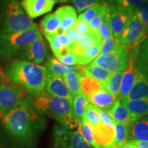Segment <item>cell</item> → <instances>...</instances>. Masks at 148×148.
<instances>
[{
	"label": "cell",
	"instance_id": "obj_1",
	"mask_svg": "<svg viewBox=\"0 0 148 148\" xmlns=\"http://www.w3.org/2000/svg\"><path fill=\"white\" fill-rule=\"evenodd\" d=\"M47 74L45 66L16 60L8 64L5 75L10 82L22 86L31 95H36L45 91Z\"/></svg>",
	"mask_w": 148,
	"mask_h": 148
},
{
	"label": "cell",
	"instance_id": "obj_2",
	"mask_svg": "<svg viewBox=\"0 0 148 148\" xmlns=\"http://www.w3.org/2000/svg\"><path fill=\"white\" fill-rule=\"evenodd\" d=\"M28 103L37 113L53 118L71 130L79 127L73 110V99L53 97L45 90L38 95H32Z\"/></svg>",
	"mask_w": 148,
	"mask_h": 148
},
{
	"label": "cell",
	"instance_id": "obj_3",
	"mask_svg": "<svg viewBox=\"0 0 148 148\" xmlns=\"http://www.w3.org/2000/svg\"><path fill=\"white\" fill-rule=\"evenodd\" d=\"M3 126L10 135L19 140H27L42 125L43 119L25 99L2 119Z\"/></svg>",
	"mask_w": 148,
	"mask_h": 148
},
{
	"label": "cell",
	"instance_id": "obj_4",
	"mask_svg": "<svg viewBox=\"0 0 148 148\" xmlns=\"http://www.w3.org/2000/svg\"><path fill=\"white\" fill-rule=\"evenodd\" d=\"M0 34L23 32L37 27L18 0H0Z\"/></svg>",
	"mask_w": 148,
	"mask_h": 148
},
{
	"label": "cell",
	"instance_id": "obj_5",
	"mask_svg": "<svg viewBox=\"0 0 148 148\" xmlns=\"http://www.w3.org/2000/svg\"><path fill=\"white\" fill-rule=\"evenodd\" d=\"M41 36L38 26L23 32L0 34V57L9 58L18 55Z\"/></svg>",
	"mask_w": 148,
	"mask_h": 148
},
{
	"label": "cell",
	"instance_id": "obj_6",
	"mask_svg": "<svg viewBox=\"0 0 148 148\" xmlns=\"http://www.w3.org/2000/svg\"><path fill=\"white\" fill-rule=\"evenodd\" d=\"M25 90L22 86L6 81L0 86V119H3L25 100Z\"/></svg>",
	"mask_w": 148,
	"mask_h": 148
},
{
	"label": "cell",
	"instance_id": "obj_7",
	"mask_svg": "<svg viewBox=\"0 0 148 148\" xmlns=\"http://www.w3.org/2000/svg\"><path fill=\"white\" fill-rule=\"evenodd\" d=\"M132 48L123 45L112 52L99 54L92 62L110 73L124 71L128 64Z\"/></svg>",
	"mask_w": 148,
	"mask_h": 148
},
{
	"label": "cell",
	"instance_id": "obj_8",
	"mask_svg": "<svg viewBox=\"0 0 148 148\" xmlns=\"http://www.w3.org/2000/svg\"><path fill=\"white\" fill-rule=\"evenodd\" d=\"M147 37L143 23L137 16L131 14V18L127 26L121 32L118 38L121 45L130 47H138Z\"/></svg>",
	"mask_w": 148,
	"mask_h": 148
},
{
	"label": "cell",
	"instance_id": "obj_9",
	"mask_svg": "<svg viewBox=\"0 0 148 148\" xmlns=\"http://www.w3.org/2000/svg\"><path fill=\"white\" fill-rule=\"evenodd\" d=\"M138 47H132L131 49L128 64H127L126 69L123 71V77H122L121 87L119 90V99L127 97L136 79L138 73V69L136 64Z\"/></svg>",
	"mask_w": 148,
	"mask_h": 148
},
{
	"label": "cell",
	"instance_id": "obj_10",
	"mask_svg": "<svg viewBox=\"0 0 148 148\" xmlns=\"http://www.w3.org/2000/svg\"><path fill=\"white\" fill-rule=\"evenodd\" d=\"M46 55L47 48L41 36L24 48L17 56L19 60L39 64L45 61Z\"/></svg>",
	"mask_w": 148,
	"mask_h": 148
},
{
	"label": "cell",
	"instance_id": "obj_11",
	"mask_svg": "<svg viewBox=\"0 0 148 148\" xmlns=\"http://www.w3.org/2000/svg\"><path fill=\"white\" fill-rule=\"evenodd\" d=\"M55 148H93L84 139L79 127L76 131L69 130L61 137L53 138Z\"/></svg>",
	"mask_w": 148,
	"mask_h": 148
},
{
	"label": "cell",
	"instance_id": "obj_12",
	"mask_svg": "<svg viewBox=\"0 0 148 148\" xmlns=\"http://www.w3.org/2000/svg\"><path fill=\"white\" fill-rule=\"evenodd\" d=\"M55 3L51 0H21V7L31 19L51 12Z\"/></svg>",
	"mask_w": 148,
	"mask_h": 148
},
{
	"label": "cell",
	"instance_id": "obj_13",
	"mask_svg": "<svg viewBox=\"0 0 148 148\" xmlns=\"http://www.w3.org/2000/svg\"><path fill=\"white\" fill-rule=\"evenodd\" d=\"M45 90L48 94L53 97L73 99V96L62 77L47 74Z\"/></svg>",
	"mask_w": 148,
	"mask_h": 148
},
{
	"label": "cell",
	"instance_id": "obj_14",
	"mask_svg": "<svg viewBox=\"0 0 148 148\" xmlns=\"http://www.w3.org/2000/svg\"><path fill=\"white\" fill-rule=\"evenodd\" d=\"M92 136L97 148H111L114 144V130L102 122L91 126Z\"/></svg>",
	"mask_w": 148,
	"mask_h": 148
},
{
	"label": "cell",
	"instance_id": "obj_15",
	"mask_svg": "<svg viewBox=\"0 0 148 148\" xmlns=\"http://www.w3.org/2000/svg\"><path fill=\"white\" fill-rule=\"evenodd\" d=\"M131 18V14L115 8V7L110 12L109 14V23L112 30V35L116 39H118L128 25Z\"/></svg>",
	"mask_w": 148,
	"mask_h": 148
},
{
	"label": "cell",
	"instance_id": "obj_16",
	"mask_svg": "<svg viewBox=\"0 0 148 148\" xmlns=\"http://www.w3.org/2000/svg\"><path fill=\"white\" fill-rule=\"evenodd\" d=\"M45 67L47 68V74L55 76L62 77L64 74L71 71H77L84 76L85 67L82 65L67 66L61 63L58 59L52 56L48 57L45 62Z\"/></svg>",
	"mask_w": 148,
	"mask_h": 148
},
{
	"label": "cell",
	"instance_id": "obj_17",
	"mask_svg": "<svg viewBox=\"0 0 148 148\" xmlns=\"http://www.w3.org/2000/svg\"><path fill=\"white\" fill-rule=\"evenodd\" d=\"M54 13L60 22V33H66L73 27L77 18V12L71 5H63L58 8Z\"/></svg>",
	"mask_w": 148,
	"mask_h": 148
},
{
	"label": "cell",
	"instance_id": "obj_18",
	"mask_svg": "<svg viewBox=\"0 0 148 148\" xmlns=\"http://www.w3.org/2000/svg\"><path fill=\"white\" fill-rule=\"evenodd\" d=\"M120 100L135 121L148 115V99H127L123 98Z\"/></svg>",
	"mask_w": 148,
	"mask_h": 148
},
{
	"label": "cell",
	"instance_id": "obj_19",
	"mask_svg": "<svg viewBox=\"0 0 148 148\" xmlns=\"http://www.w3.org/2000/svg\"><path fill=\"white\" fill-rule=\"evenodd\" d=\"M100 49V44H93L84 49L72 48V51L79 65H87L99 55Z\"/></svg>",
	"mask_w": 148,
	"mask_h": 148
},
{
	"label": "cell",
	"instance_id": "obj_20",
	"mask_svg": "<svg viewBox=\"0 0 148 148\" xmlns=\"http://www.w3.org/2000/svg\"><path fill=\"white\" fill-rule=\"evenodd\" d=\"M89 103L97 108L109 111L113 107L117 99L103 87L90 97Z\"/></svg>",
	"mask_w": 148,
	"mask_h": 148
},
{
	"label": "cell",
	"instance_id": "obj_21",
	"mask_svg": "<svg viewBox=\"0 0 148 148\" xmlns=\"http://www.w3.org/2000/svg\"><path fill=\"white\" fill-rule=\"evenodd\" d=\"M108 112L114 121L124 125L127 127H130L135 121L129 111L122 105L120 99L116 101L113 107Z\"/></svg>",
	"mask_w": 148,
	"mask_h": 148
},
{
	"label": "cell",
	"instance_id": "obj_22",
	"mask_svg": "<svg viewBox=\"0 0 148 148\" xmlns=\"http://www.w3.org/2000/svg\"><path fill=\"white\" fill-rule=\"evenodd\" d=\"M125 98L127 99H148V79L138 71L132 88Z\"/></svg>",
	"mask_w": 148,
	"mask_h": 148
},
{
	"label": "cell",
	"instance_id": "obj_23",
	"mask_svg": "<svg viewBox=\"0 0 148 148\" xmlns=\"http://www.w3.org/2000/svg\"><path fill=\"white\" fill-rule=\"evenodd\" d=\"M127 139L148 141V115L136 120L130 125Z\"/></svg>",
	"mask_w": 148,
	"mask_h": 148
},
{
	"label": "cell",
	"instance_id": "obj_24",
	"mask_svg": "<svg viewBox=\"0 0 148 148\" xmlns=\"http://www.w3.org/2000/svg\"><path fill=\"white\" fill-rule=\"evenodd\" d=\"M136 64L138 72L148 79V36L138 45Z\"/></svg>",
	"mask_w": 148,
	"mask_h": 148
},
{
	"label": "cell",
	"instance_id": "obj_25",
	"mask_svg": "<svg viewBox=\"0 0 148 148\" xmlns=\"http://www.w3.org/2000/svg\"><path fill=\"white\" fill-rule=\"evenodd\" d=\"M60 20L55 13L46 15L40 23V28L45 36L60 34Z\"/></svg>",
	"mask_w": 148,
	"mask_h": 148
},
{
	"label": "cell",
	"instance_id": "obj_26",
	"mask_svg": "<svg viewBox=\"0 0 148 148\" xmlns=\"http://www.w3.org/2000/svg\"><path fill=\"white\" fill-rule=\"evenodd\" d=\"M89 100L83 92L77 94L73 98V110L74 114L79 124L86 121V110Z\"/></svg>",
	"mask_w": 148,
	"mask_h": 148
},
{
	"label": "cell",
	"instance_id": "obj_27",
	"mask_svg": "<svg viewBox=\"0 0 148 148\" xmlns=\"http://www.w3.org/2000/svg\"><path fill=\"white\" fill-rule=\"evenodd\" d=\"M45 36L49 42L53 54L58 52L64 48L72 47L73 45V42L70 39L69 36L66 34V33H60V34L53 35V36Z\"/></svg>",
	"mask_w": 148,
	"mask_h": 148
},
{
	"label": "cell",
	"instance_id": "obj_28",
	"mask_svg": "<svg viewBox=\"0 0 148 148\" xmlns=\"http://www.w3.org/2000/svg\"><path fill=\"white\" fill-rule=\"evenodd\" d=\"M83 75L77 71H71L62 75L64 82L71 92L73 98L82 92L80 88V79Z\"/></svg>",
	"mask_w": 148,
	"mask_h": 148
},
{
	"label": "cell",
	"instance_id": "obj_29",
	"mask_svg": "<svg viewBox=\"0 0 148 148\" xmlns=\"http://www.w3.org/2000/svg\"><path fill=\"white\" fill-rule=\"evenodd\" d=\"M102 88V84L94 77L91 76H82L81 77V90L88 99H89L95 92H97Z\"/></svg>",
	"mask_w": 148,
	"mask_h": 148
},
{
	"label": "cell",
	"instance_id": "obj_30",
	"mask_svg": "<svg viewBox=\"0 0 148 148\" xmlns=\"http://www.w3.org/2000/svg\"><path fill=\"white\" fill-rule=\"evenodd\" d=\"M123 71H117L111 73L110 77L105 84L103 85V88L112 94L116 99H119V90L121 87V79Z\"/></svg>",
	"mask_w": 148,
	"mask_h": 148
},
{
	"label": "cell",
	"instance_id": "obj_31",
	"mask_svg": "<svg viewBox=\"0 0 148 148\" xmlns=\"http://www.w3.org/2000/svg\"><path fill=\"white\" fill-rule=\"evenodd\" d=\"M101 40L99 37V34L94 33L91 31L89 34L79 35L78 39L76 42L73 43L72 48H77V49H84L93 44H100Z\"/></svg>",
	"mask_w": 148,
	"mask_h": 148
},
{
	"label": "cell",
	"instance_id": "obj_32",
	"mask_svg": "<svg viewBox=\"0 0 148 148\" xmlns=\"http://www.w3.org/2000/svg\"><path fill=\"white\" fill-rule=\"evenodd\" d=\"M85 68H86V71L89 73L90 76L99 81L102 84V86L106 84L108 81L111 73L106 71V69L96 65L93 62H91L87 65H85Z\"/></svg>",
	"mask_w": 148,
	"mask_h": 148
},
{
	"label": "cell",
	"instance_id": "obj_33",
	"mask_svg": "<svg viewBox=\"0 0 148 148\" xmlns=\"http://www.w3.org/2000/svg\"><path fill=\"white\" fill-rule=\"evenodd\" d=\"M69 1L73 5L74 8L76 9V12L79 13L98 3L109 5H114L113 0H70Z\"/></svg>",
	"mask_w": 148,
	"mask_h": 148
},
{
	"label": "cell",
	"instance_id": "obj_34",
	"mask_svg": "<svg viewBox=\"0 0 148 148\" xmlns=\"http://www.w3.org/2000/svg\"><path fill=\"white\" fill-rule=\"evenodd\" d=\"M137 16L140 22L143 23L145 28L146 36H148V0H144L139 5L132 10L131 14Z\"/></svg>",
	"mask_w": 148,
	"mask_h": 148
},
{
	"label": "cell",
	"instance_id": "obj_35",
	"mask_svg": "<svg viewBox=\"0 0 148 148\" xmlns=\"http://www.w3.org/2000/svg\"><path fill=\"white\" fill-rule=\"evenodd\" d=\"M114 143L120 147L127 141L128 138L129 127L125 125L114 121Z\"/></svg>",
	"mask_w": 148,
	"mask_h": 148
},
{
	"label": "cell",
	"instance_id": "obj_36",
	"mask_svg": "<svg viewBox=\"0 0 148 148\" xmlns=\"http://www.w3.org/2000/svg\"><path fill=\"white\" fill-rule=\"evenodd\" d=\"M108 6H110V5L103 4V3H96V4L92 5L86 10L83 11V12H81L79 14V16H80L86 23H88L97 14H99L101 11L104 10L105 8Z\"/></svg>",
	"mask_w": 148,
	"mask_h": 148
},
{
	"label": "cell",
	"instance_id": "obj_37",
	"mask_svg": "<svg viewBox=\"0 0 148 148\" xmlns=\"http://www.w3.org/2000/svg\"><path fill=\"white\" fill-rule=\"evenodd\" d=\"M144 0H114L115 8L131 14L132 10Z\"/></svg>",
	"mask_w": 148,
	"mask_h": 148
},
{
	"label": "cell",
	"instance_id": "obj_38",
	"mask_svg": "<svg viewBox=\"0 0 148 148\" xmlns=\"http://www.w3.org/2000/svg\"><path fill=\"white\" fill-rule=\"evenodd\" d=\"M85 117H86V121L88 122L91 126L98 125L101 122V116L98 108L90 103L87 104Z\"/></svg>",
	"mask_w": 148,
	"mask_h": 148
},
{
	"label": "cell",
	"instance_id": "obj_39",
	"mask_svg": "<svg viewBox=\"0 0 148 148\" xmlns=\"http://www.w3.org/2000/svg\"><path fill=\"white\" fill-rule=\"evenodd\" d=\"M114 8V5L107 7V8H105L104 10L101 11L99 14H97V15H96L95 17L92 18L91 21L88 23V25H89L90 30H91L92 32L99 34V27H100V25L101 24V22L103 21V18H104V16H106L108 12H110Z\"/></svg>",
	"mask_w": 148,
	"mask_h": 148
},
{
	"label": "cell",
	"instance_id": "obj_40",
	"mask_svg": "<svg viewBox=\"0 0 148 148\" xmlns=\"http://www.w3.org/2000/svg\"><path fill=\"white\" fill-rule=\"evenodd\" d=\"M122 46L123 45H121L113 36H110L106 39L101 40L100 54H106V53L112 52Z\"/></svg>",
	"mask_w": 148,
	"mask_h": 148
},
{
	"label": "cell",
	"instance_id": "obj_41",
	"mask_svg": "<svg viewBox=\"0 0 148 148\" xmlns=\"http://www.w3.org/2000/svg\"><path fill=\"white\" fill-rule=\"evenodd\" d=\"M79 129L80 130V132L84 139L92 146V147L97 148V145L95 142V140L93 138V136H92V130L91 125H90L88 122L85 121L83 122L82 123L79 124Z\"/></svg>",
	"mask_w": 148,
	"mask_h": 148
},
{
	"label": "cell",
	"instance_id": "obj_42",
	"mask_svg": "<svg viewBox=\"0 0 148 148\" xmlns=\"http://www.w3.org/2000/svg\"><path fill=\"white\" fill-rule=\"evenodd\" d=\"M109 14H110V12H108L104 16L102 22H101L100 27H99V35L101 40L106 39L110 36H113L110 26V23H109Z\"/></svg>",
	"mask_w": 148,
	"mask_h": 148
},
{
	"label": "cell",
	"instance_id": "obj_43",
	"mask_svg": "<svg viewBox=\"0 0 148 148\" xmlns=\"http://www.w3.org/2000/svg\"><path fill=\"white\" fill-rule=\"evenodd\" d=\"M74 27L77 29V32L80 35L87 34L91 32L88 23H86L80 16H78V18H77L76 22H75Z\"/></svg>",
	"mask_w": 148,
	"mask_h": 148
},
{
	"label": "cell",
	"instance_id": "obj_44",
	"mask_svg": "<svg viewBox=\"0 0 148 148\" xmlns=\"http://www.w3.org/2000/svg\"><path fill=\"white\" fill-rule=\"evenodd\" d=\"M97 108L99 112V114H100L101 122H102L103 124L107 125V126H108L109 127L114 128V121L112 119V118H111L110 115L108 114V111L99 108Z\"/></svg>",
	"mask_w": 148,
	"mask_h": 148
},
{
	"label": "cell",
	"instance_id": "obj_45",
	"mask_svg": "<svg viewBox=\"0 0 148 148\" xmlns=\"http://www.w3.org/2000/svg\"><path fill=\"white\" fill-rule=\"evenodd\" d=\"M58 60L60 61L61 63L67 66H74L77 65V64L76 59H75L73 53H71L70 54L66 56L63 57V58L59 59Z\"/></svg>",
	"mask_w": 148,
	"mask_h": 148
},
{
	"label": "cell",
	"instance_id": "obj_46",
	"mask_svg": "<svg viewBox=\"0 0 148 148\" xmlns=\"http://www.w3.org/2000/svg\"><path fill=\"white\" fill-rule=\"evenodd\" d=\"M66 33V34L69 36L70 39L71 40V41L73 43L76 42L77 40L78 39L79 36V32H77V29H75V27L73 26V27H71V28L69 29V30H68Z\"/></svg>",
	"mask_w": 148,
	"mask_h": 148
},
{
	"label": "cell",
	"instance_id": "obj_47",
	"mask_svg": "<svg viewBox=\"0 0 148 148\" xmlns=\"http://www.w3.org/2000/svg\"><path fill=\"white\" fill-rule=\"evenodd\" d=\"M138 148H148V141L139 140H130Z\"/></svg>",
	"mask_w": 148,
	"mask_h": 148
},
{
	"label": "cell",
	"instance_id": "obj_48",
	"mask_svg": "<svg viewBox=\"0 0 148 148\" xmlns=\"http://www.w3.org/2000/svg\"><path fill=\"white\" fill-rule=\"evenodd\" d=\"M121 148H138L134 144H133L130 140H127L125 143L121 146Z\"/></svg>",
	"mask_w": 148,
	"mask_h": 148
},
{
	"label": "cell",
	"instance_id": "obj_49",
	"mask_svg": "<svg viewBox=\"0 0 148 148\" xmlns=\"http://www.w3.org/2000/svg\"><path fill=\"white\" fill-rule=\"evenodd\" d=\"M5 79H7L6 77H5V75L3 73L2 70L1 69V67H0V86H1L3 82H5Z\"/></svg>",
	"mask_w": 148,
	"mask_h": 148
},
{
	"label": "cell",
	"instance_id": "obj_50",
	"mask_svg": "<svg viewBox=\"0 0 148 148\" xmlns=\"http://www.w3.org/2000/svg\"><path fill=\"white\" fill-rule=\"evenodd\" d=\"M51 1H54L55 3H62V2H67V1H69L70 0H51Z\"/></svg>",
	"mask_w": 148,
	"mask_h": 148
},
{
	"label": "cell",
	"instance_id": "obj_51",
	"mask_svg": "<svg viewBox=\"0 0 148 148\" xmlns=\"http://www.w3.org/2000/svg\"><path fill=\"white\" fill-rule=\"evenodd\" d=\"M111 148H121V147H119V146H118L117 145H116V144H115V143H114V145H112V147H111Z\"/></svg>",
	"mask_w": 148,
	"mask_h": 148
},
{
	"label": "cell",
	"instance_id": "obj_52",
	"mask_svg": "<svg viewBox=\"0 0 148 148\" xmlns=\"http://www.w3.org/2000/svg\"><path fill=\"white\" fill-rule=\"evenodd\" d=\"M113 1H114V0H113Z\"/></svg>",
	"mask_w": 148,
	"mask_h": 148
}]
</instances>
